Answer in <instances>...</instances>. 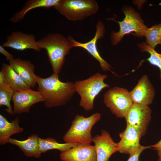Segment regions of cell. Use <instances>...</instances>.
Here are the masks:
<instances>
[{"label":"cell","mask_w":161,"mask_h":161,"mask_svg":"<svg viewBox=\"0 0 161 161\" xmlns=\"http://www.w3.org/2000/svg\"><path fill=\"white\" fill-rule=\"evenodd\" d=\"M37 83L38 91L43 96L47 108L65 105L75 92L74 83L63 82L59 80V75L54 73L45 78L37 76Z\"/></svg>","instance_id":"obj_1"},{"label":"cell","mask_w":161,"mask_h":161,"mask_svg":"<svg viewBox=\"0 0 161 161\" xmlns=\"http://www.w3.org/2000/svg\"><path fill=\"white\" fill-rule=\"evenodd\" d=\"M39 47L45 49L54 73L59 75L65 61V57L72 47L67 37L58 33H49L37 41Z\"/></svg>","instance_id":"obj_2"},{"label":"cell","mask_w":161,"mask_h":161,"mask_svg":"<svg viewBox=\"0 0 161 161\" xmlns=\"http://www.w3.org/2000/svg\"><path fill=\"white\" fill-rule=\"evenodd\" d=\"M107 77L97 72L88 78L74 83L75 92L80 98V107L87 111L93 109L95 97L103 89L109 87L104 81Z\"/></svg>","instance_id":"obj_3"},{"label":"cell","mask_w":161,"mask_h":161,"mask_svg":"<svg viewBox=\"0 0 161 161\" xmlns=\"http://www.w3.org/2000/svg\"><path fill=\"white\" fill-rule=\"evenodd\" d=\"M101 117L100 114L97 112L88 117L77 115L70 127L64 135L63 140L66 143L79 144H90L93 140L92 129Z\"/></svg>","instance_id":"obj_4"},{"label":"cell","mask_w":161,"mask_h":161,"mask_svg":"<svg viewBox=\"0 0 161 161\" xmlns=\"http://www.w3.org/2000/svg\"><path fill=\"white\" fill-rule=\"evenodd\" d=\"M54 8L68 20L76 21L95 14L99 6L95 0H59Z\"/></svg>","instance_id":"obj_5"},{"label":"cell","mask_w":161,"mask_h":161,"mask_svg":"<svg viewBox=\"0 0 161 161\" xmlns=\"http://www.w3.org/2000/svg\"><path fill=\"white\" fill-rule=\"evenodd\" d=\"M123 12L125 16L123 20L121 21H116L119 25V31L117 32L113 31L110 34L111 44L113 45H117L124 35L132 32H135L133 34L135 36H143L147 28L144 24L139 14L132 8L124 9Z\"/></svg>","instance_id":"obj_6"},{"label":"cell","mask_w":161,"mask_h":161,"mask_svg":"<svg viewBox=\"0 0 161 161\" xmlns=\"http://www.w3.org/2000/svg\"><path fill=\"white\" fill-rule=\"evenodd\" d=\"M103 103L113 114L120 118L125 117L133 104L129 92L117 86L110 89L105 93Z\"/></svg>","instance_id":"obj_7"},{"label":"cell","mask_w":161,"mask_h":161,"mask_svg":"<svg viewBox=\"0 0 161 161\" xmlns=\"http://www.w3.org/2000/svg\"><path fill=\"white\" fill-rule=\"evenodd\" d=\"M95 35L90 41L82 43L75 40L72 36L68 38L72 42V47H79L86 50L99 63L102 69L104 71H111L112 66L100 55L97 46L98 40L102 38L105 33V27L103 23L100 20L96 23Z\"/></svg>","instance_id":"obj_8"},{"label":"cell","mask_w":161,"mask_h":161,"mask_svg":"<svg viewBox=\"0 0 161 161\" xmlns=\"http://www.w3.org/2000/svg\"><path fill=\"white\" fill-rule=\"evenodd\" d=\"M151 114L148 106L133 103L125 118L127 124L134 127L143 136L150 121Z\"/></svg>","instance_id":"obj_9"},{"label":"cell","mask_w":161,"mask_h":161,"mask_svg":"<svg viewBox=\"0 0 161 161\" xmlns=\"http://www.w3.org/2000/svg\"><path fill=\"white\" fill-rule=\"evenodd\" d=\"M12 100L14 104V114H18L28 112L32 105L45 101L39 92L30 88L14 92Z\"/></svg>","instance_id":"obj_10"},{"label":"cell","mask_w":161,"mask_h":161,"mask_svg":"<svg viewBox=\"0 0 161 161\" xmlns=\"http://www.w3.org/2000/svg\"><path fill=\"white\" fill-rule=\"evenodd\" d=\"M97 161H108L111 156L118 151L117 143H115L110 134L102 130L100 135L97 134L93 137Z\"/></svg>","instance_id":"obj_11"},{"label":"cell","mask_w":161,"mask_h":161,"mask_svg":"<svg viewBox=\"0 0 161 161\" xmlns=\"http://www.w3.org/2000/svg\"><path fill=\"white\" fill-rule=\"evenodd\" d=\"M155 90L146 75H143L134 88L129 92L133 103L148 106L154 97Z\"/></svg>","instance_id":"obj_12"},{"label":"cell","mask_w":161,"mask_h":161,"mask_svg":"<svg viewBox=\"0 0 161 161\" xmlns=\"http://www.w3.org/2000/svg\"><path fill=\"white\" fill-rule=\"evenodd\" d=\"M2 46L21 51L32 49L39 52L41 50L38 45L34 35L17 31L13 32L8 36L6 41Z\"/></svg>","instance_id":"obj_13"},{"label":"cell","mask_w":161,"mask_h":161,"mask_svg":"<svg viewBox=\"0 0 161 161\" xmlns=\"http://www.w3.org/2000/svg\"><path fill=\"white\" fill-rule=\"evenodd\" d=\"M143 136L141 133L131 126L127 124L125 130L120 134V141L117 143L118 151L130 155L140 147V140Z\"/></svg>","instance_id":"obj_14"},{"label":"cell","mask_w":161,"mask_h":161,"mask_svg":"<svg viewBox=\"0 0 161 161\" xmlns=\"http://www.w3.org/2000/svg\"><path fill=\"white\" fill-rule=\"evenodd\" d=\"M60 157L62 161H97L95 146L90 144H78L61 152Z\"/></svg>","instance_id":"obj_15"},{"label":"cell","mask_w":161,"mask_h":161,"mask_svg":"<svg viewBox=\"0 0 161 161\" xmlns=\"http://www.w3.org/2000/svg\"><path fill=\"white\" fill-rule=\"evenodd\" d=\"M9 62V64L29 86L34 87L36 86L37 76L35 73V66L32 63L19 58H14Z\"/></svg>","instance_id":"obj_16"},{"label":"cell","mask_w":161,"mask_h":161,"mask_svg":"<svg viewBox=\"0 0 161 161\" xmlns=\"http://www.w3.org/2000/svg\"><path fill=\"white\" fill-rule=\"evenodd\" d=\"M0 77L2 78L4 82L14 92L30 88L10 64H2Z\"/></svg>","instance_id":"obj_17"},{"label":"cell","mask_w":161,"mask_h":161,"mask_svg":"<svg viewBox=\"0 0 161 161\" xmlns=\"http://www.w3.org/2000/svg\"><path fill=\"white\" fill-rule=\"evenodd\" d=\"M39 138L37 135L33 134L24 140L10 138L9 143L18 146L27 157L39 158L41 153L39 150Z\"/></svg>","instance_id":"obj_18"},{"label":"cell","mask_w":161,"mask_h":161,"mask_svg":"<svg viewBox=\"0 0 161 161\" xmlns=\"http://www.w3.org/2000/svg\"><path fill=\"white\" fill-rule=\"evenodd\" d=\"M59 0H29L24 4L21 10L15 13L10 18L13 23L21 21L25 15L30 10L39 7L49 8L55 7Z\"/></svg>","instance_id":"obj_19"},{"label":"cell","mask_w":161,"mask_h":161,"mask_svg":"<svg viewBox=\"0 0 161 161\" xmlns=\"http://www.w3.org/2000/svg\"><path fill=\"white\" fill-rule=\"evenodd\" d=\"M19 119L17 117L9 122L2 115H0V144L2 145L9 143L13 135L22 133L24 129L19 126Z\"/></svg>","instance_id":"obj_20"},{"label":"cell","mask_w":161,"mask_h":161,"mask_svg":"<svg viewBox=\"0 0 161 161\" xmlns=\"http://www.w3.org/2000/svg\"><path fill=\"white\" fill-rule=\"evenodd\" d=\"M78 144H79L73 143H60L58 142L55 139L52 138L46 139L39 138V150L41 154L54 149H58L61 152L64 151Z\"/></svg>","instance_id":"obj_21"},{"label":"cell","mask_w":161,"mask_h":161,"mask_svg":"<svg viewBox=\"0 0 161 161\" xmlns=\"http://www.w3.org/2000/svg\"><path fill=\"white\" fill-rule=\"evenodd\" d=\"M14 93V92L4 82L2 78L0 77V106H6L7 108L6 111L11 115L14 114L10 104Z\"/></svg>","instance_id":"obj_22"},{"label":"cell","mask_w":161,"mask_h":161,"mask_svg":"<svg viewBox=\"0 0 161 161\" xmlns=\"http://www.w3.org/2000/svg\"><path fill=\"white\" fill-rule=\"evenodd\" d=\"M143 36L146 38V43L154 49L156 46L161 44V23L145 30Z\"/></svg>","instance_id":"obj_23"},{"label":"cell","mask_w":161,"mask_h":161,"mask_svg":"<svg viewBox=\"0 0 161 161\" xmlns=\"http://www.w3.org/2000/svg\"><path fill=\"white\" fill-rule=\"evenodd\" d=\"M142 52L149 53V57L143 61H147L151 64L158 67L160 71V78L161 80V54L157 52L154 49L148 46L146 43L142 42L138 44Z\"/></svg>","instance_id":"obj_24"},{"label":"cell","mask_w":161,"mask_h":161,"mask_svg":"<svg viewBox=\"0 0 161 161\" xmlns=\"http://www.w3.org/2000/svg\"><path fill=\"white\" fill-rule=\"evenodd\" d=\"M151 148V145L143 146L141 145L140 148L134 153L130 155V157L127 161H140L139 156L142 152L145 149Z\"/></svg>","instance_id":"obj_25"},{"label":"cell","mask_w":161,"mask_h":161,"mask_svg":"<svg viewBox=\"0 0 161 161\" xmlns=\"http://www.w3.org/2000/svg\"><path fill=\"white\" fill-rule=\"evenodd\" d=\"M0 52L5 56L6 59L9 61L14 58V56L6 50L2 45L0 46Z\"/></svg>","instance_id":"obj_26"},{"label":"cell","mask_w":161,"mask_h":161,"mask_svg":"<svg viewBox=\"0 0 161 161\" xmlns=\"http://www.w3.org/2000/svg\"><path fill=\"white\" fill-rule=\"evenodd\" d=\"M151 146V148H154L157 150L161 149V140L156 144Z\"/></svg>","instance_id":"obj_27"},{"label":"cell","mask_w":161,"mask_h":161,"mask_svg":"<svg viewBox=\"0 0 161 161\" xmlns=\"http://www.w3.org/2000/svg\"><path fill=\"white\" fill-rule=\"evenodd\" d=\"M158 154L159 157V159L161 160V149L158 150Z\"/></svg>","instance_id":"obj_28"},{"label":"cell","mask_w":161,"mask_h":161,"mask_svg":"<svg viewBox=\"0 0 161 161\" xmlns=\"http://www.w3.org/2000/svg\"><path fill=\"white\" fill-rule=\"evenodd\" d=\"M158 161H161V160H160V159H159Z\"/></svg>","instance_id":"obj_29"}]
</instances>
